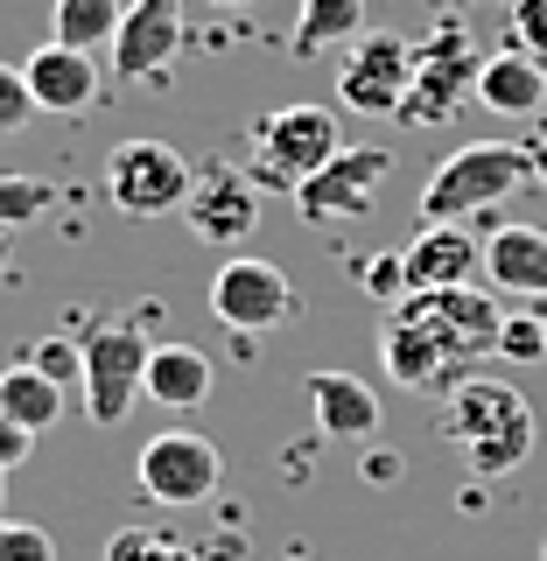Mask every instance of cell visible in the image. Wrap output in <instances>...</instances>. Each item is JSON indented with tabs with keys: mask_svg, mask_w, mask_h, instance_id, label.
<instances>
[{
	"mask_svg": "<svg viewBox=\"0 0 547 561\" xmlns=\"http://www.w3.org/2000/svg\"><path fill=\"white\" fill-rule=\"evenodd\" d=\"M400 274H408V295L478 288L485 280V239L470 232V225H421V232L400 245Z\"/></svg>",
	"mask_w": 547,
	"mask_h": 561,
	"instance_id": "13",
	"label": "cell"
},
{
	"mask_svg": "<svg viewBox=\"0 0 547 561\" xmlns=\"http://www.w3.org/2000/svg\"><path fill=\"white\" fill-rule=\"evenodd\" d=\"M210 386H218V373H210V358L197 344H155V358H148V386H140V400H155V408H175V414H190V408H204L210 400Z\"/></svg>",
	"mask_w": 547,
	"mask_h": 561,
	"instance_id": "19",
	"label": "cell"
},
{
	"mask_svg": "<svg viewBox=\"0 0 547 561\" xmlns=\"http://www.w3.org/2000/svg\"><path fill=\"white\" fill-rule=\"evenodd\" d=\"M443 435L464 449V463L478 478H513L534 456V408L513 379L470 373L456 393H443Z\"/></svg>",
	"mask_w": 547,
	"mask_h": 561,
	"instance_id": "1",
	"label": "cell"
},
{
	"mask_svg": "<svg viewBox=\"0 0 547 561\" xmlns=\"http://www.w3.org/2000/svg\"><path fill=\"white\" fill-rule=\"evenodd\" d=\"M386 169L394 154L386 148H344L330 169H316L303 190H295V218L303 225H344V218H365L386 190Z\"/></svg>",
	"mask_w": 547,
	"mask_h": 561,
	"instance_id": "11",
	"label": "cell"
},
{
	"mask_svg": "<svg viewBox=\"0 0 547 561\" xmlns=\"http://www.w3.org/2000/svg\"><path fill=\"white\" fill-rule=\"evenodd\" d=\"M0 561H57V540H49L43 526L0 519Z\"/></svg>",
	"mask_w": 547,
	"mask_h": 561,
	"instance_id": "27",
	"label": "cell"
},
{
	"mask_svg": "<svg viewBox=\"0 0 547 561\" xmlns=\"http://www.w3.org/2000/svg\"><path fill=\"white\" fill-rule=\"evenodd\" d=\"M540 561H547V540H540Z\"/></svg>",
	"mask_w": 547,
	"mask_h": 561,
	"instance_id": "35",
	"label": "cell"
},
{
	"mask_svg": "<svg viewBox=\"0 0 547 561\" xmlns=\"http://www.w3.org/2000/svg\"><path fill=\"white\" fill-rule=\"evenodd\" d=\"M358 274H365L358 288L373 295V302H400V295H408V274H400V253H394V260H365Z\"/></svg>",
	"mask_w": 547,
	"mask_h": 561,
	"instance_id": "30",
	"label": "cell"
},
{
	"mask_svg": "<svg viewBox=\"0 0 547 561\" xmlns=\"http://www.w3.org/2000/svg\"><path fill=\"white\" fill-rule=\"evenodd\" d=\"M14 267V232H0V274Z\"/></svg>",
	"mask_w": 547,
	"mask_h": 561,
	"instance_id": "32",
	"label": "cell"
},
{
	"mask_svg": "<svg viewBox=\"0 0 547 561\" xmlns=\"http://www.w3.org/2000/svg\"><path fill=\"white\" fill-rule=\"evenodd\" d=\"M0 414L8 421H22L29 435H43V428H57L64 421V386L49 379V373H35V365H8L0 373Z\"/></svg>",
	"mask_w": 547,
	"mask_h": 561,
	"instance_id": "21",
	"label": "cell"
},
{
	"mask_svg": "<svg viewBox=\"0 0 547 561\" xmlns=\"http://www.w3.org/2000/svg\"><path fill=\"white\" fill-rule=\"evenodd\" d=\"M400 323H414L421 337H429L456 373H470V365L485 358V351H499V330L505 316L491 302L485 288H429V295H400Z\"/></svg>",
	"mask_w": 547,
	"mask_h": 561,
	"instance_id": "6",
	"label": "cell"
},
{
	"mask_svg": "<svg viewBox=\"0 0 547 561\" xmlns=\"http://www.w3.org/2000/svg\"><path fill=\"white\" fill-rule=\"evenodd\" d=\"M295 309H303V295H295V280L274 260L239 253L210 274V316L225 330H239V337H274L281 323H295Z\"/></svg>",
	"mask_w": 547,
	"mask_h": 561,
	"instance_id": "8",
	"label": "cell"
},
{
	"mask_svg": "<svg viewBox=\"0 0 547 561\" xmlns=\"http://www.w3.org/2000/svg\"><path fill=\"white\" fill-rule=\"evenodd\" d=\"M303 393H309V414L323 428V443H365V435H379V393L358 373H309Z\"/></svg>",
	"mask_w": 547,
	"mask_h": 561,
	"instance_id": "16",
	"label": "cell"
},
{
	"mask_svg": "<svg viewBox=\"0 0 547 561\" xmlns=\"http://www.w3.org/2000/svg\"><path fill=\"white\" fill-rule=\"evenodd\" d=\"M288 561H309V554H288Z\"/></svg>",
	"mask_w": 547,
	"mask_h": 561,
	"instance_id": "36",
	"label": "cell"
},
{
	"mask_svg": "<svg viewBox=\"0 0 547 561\" xmlns=\"http://www.w3.org/2000/svg\"><path fill=\"white\" fill-rule=\"evenodd\" d=\"M29 456H35V435L22 428V421H8V414H0V470L29 463Z\"/></svg>",
	"mask_w": 547,
	"mask_h": 561,
	"instance_id": "31",
	"label": "cell"
},
{
	"mask_svg": "<svg viewBox=\"0 0 547 561\" xmlns=\"http://www.w3.org/2000/svg\"><path fill=\"white\" fill-rule=\"evenodd\" d=\"M105 561H210L197 540L169 534V526H119L113 540H105Z\"/></svg>",
	"mask_w": 547,
	"mask_h": 561,
	"instance_id": "23",
	"label": "cell"
},
{
	"mask_svg": "<svg viewBox=\"0 0 547 561\" xmlns=\"http://www.w3.org/2000/svg\"><path fill=\"white\" fill-rule=\"evenodd\" d=\"M49 204H57V183H43V175H0V232H22Z\"/></svg>",
	"mask_w": 547,
	"mask_h": 561,
	"instance_id": "24",
	"label": "cell"
},
{
	"mask_svg": "<svg viewBox=\"0 0 547 561\" xmlns=\"http://www.w3.org/2000/svg\"><path fill=\"white\" fill-rule=\"evenodd\" d=\"M526 175H534V148H513V140H470V148L449 154V162H435V175L421 183V225L491 218Z\"/></svg>",
	"mask_w": 547,
	"mask_h": 561,
	"instance_id": "2",
	"label": "cell"
},
{
	"mask_svg": "<svg viewBox=\"0 0 547 561\" xmlns=\"http://www.w3.org/2000/svg\"><path fill=\"white\" fill-rule=\"evenodd\" d=\"M183 49V0H127V22L113 35V78L140 84L162 78Z\"/></svg>",
	"mask_w": 547,
	"mask_h": 561,
	"instance_id": "14",
	"label": "cell"
},
{
	"mask_svg": "<svg viewBox=\"0 0 547 561\" xmlns=\"http://www.w3.org/2000/svg\"><path fill=\"white\" fill-rule=\"evenodd\" d=\"M183 218H190V232L204 245H239L260 225V183L246 169H232V162H204L197 183H190Z\"/></svg>",
	"mask_w": 547,
	"mask_h": 561,
	"instance_id": "12",
	"label": "cell"
},
{
	"mask_svg": "<svg viewBox=\"0 0 547 561\" xmlns=\"http://www.w3.org/2000/svg\"><path fill=\"white\" fill-rule=\"evenodd\" d=\"M513 43L547 70V0H513Z\"/></svg>",
	"mask_w": 547,
	"mask_h": 561,
	"instance_id": "28",
	"label": "cell"
},
{
	"mask_svg": "<svg viewBox=\"0 0 547 561\" xmlns=\"http://www.w3.org/2000/svg\"><path fill=\"white\" fill-rule=\"evenodd\" d=\"M344 154V134H338V113L330 105H281L253 127V183L260 190H281V197H295V190L309 183L316 169H330Z\"/></svg>",
	"mask_w": 547,
	"mask_h": 561,
	"instance_id": "4",
	"label": "cell"
},
{
	"mask_svg": "<svg viewBox=\"0 0 547 561\" xmlns=\"http://www.w3.org/2000/svg\"><path fill=\"white\" fill-rule=\"evenodd\" d=\"M225 484V456L197 428H162L140 443V491L155 505H204Z\"/></svg>",
	"mask_w": 547,
	"mask_h": 561,
	"instance_id": "9",
	"label": "cell"
},
{
	"mask_svg": "<svg viewBox=\"0 0 547 561\" xmlns=\"http://www.w3.org/2000/svg\"><path fill=\"white\" fill-rule=\"evenodd\" d=\"M29 365H35V373H49V379H57V386H64V393H70V386H78V379H84V365H78V344H64V337H49V344H35V351H29Z\"/></svg>",
	"mask_w": 547,
	"mask_h": 561,
	"instance_id": "29",
	"label": "cell"
},
{
	"mask_svg": "<svg viewBox=\"0 0 547 561\" xmlns=\"http://www.w3.org/2000/svg\"><path fill=\"white\" fill-rule=\"evenodd\" d=\"M119 22H127V0H57L49 43H70V49H84V57H99V49H113Z\"/></svg>",
	"mask_w": 547,
	"mask_h": 561,
	"instance_id": "22",
	"label": "cell"
},
{
	"mask_svg": "<svg viewBox=\"0 0 547 561\" xmlns=\"http://www.w3.org/2000/svg\"><path fill=\"white\" fill-rule=\"evenodd\" d=\"M478 99L491 105V113H505V119H534L540 105H547V70L526 57V49H491L485 70H478Z\"/></svg>",
	"mask_w": 547,
	"mask_h": 561,
	"instance_id": "18",
	"label": "cell"
},
{
	"mask_svg": "<svg viewBox=\"0 0 547 561\" xmlns=\"http://www.w3.org/2000/svg\"><path fill=\"white\" fill-rule=\"evenodd\" d=\"M414 84V43L408 35H358L351 57L338 64V105L351 113H373V119H400V99Z\"/></svg>",
	"mask_w": 547,
	"mask_h": 561,
	"instance_id": "10",
	"label": "cell"
},
{
	"mask_svg": "<svg viewBox=\"0 0 547 561\" xmlns=\"http://www.w3.org/2000/svg\"><path fill=\"white\" fill-rule=\"evenodd\" d=\"M478 70H485V49L470 43L464 22H435L429 43H414V84L400 99V127H443V119L478 92Z\"/></svg>",
	"mask_w": 547,
	"mask_h": 561,
	"instance_id": "5",
	"label": "cell"
},
{
	"mask_svg": "<svg viewBox=\"0 0 547 561\" xmlns=\"http://www.w3.org/2000/svg\"><path fill=\"white\" fill-rule=\"evenodd\" d=\"M0 478H8V470H0Z\"/></svg>",
	"mask_w": 547,
	"mask_h": 561,
	"instance_id": "37",
	"label": "cell"
},
{
	"mask_svg": "<svg viewBox=\"0 0 547 561\" xmlns=\"http://www.w3.org/2000/svg\"><path fill=\"white\" fill-rule=\"evenodd\" d=\"M210 8H246V0H210Z\"/></svg>",
	"mask_w": 547,
	"mask_h": 561,
	"instance_id": "34",
	"label": "cell"
},
{
	"mask_svg": "<svg viewBox=\"0 0 547 561\" xmlns=\"http://www.w3.org/2000/svg\"><path fill=\"white\" fill-rule=\"evenodd\" d=\"M485 280L499 295L547 302V232H540V225H491V239H485Z\"/></svg>",
	"mask_w": 547,
	"mask_h": 561,
	"instance_id": "17",
	"label": "cell"
},
{
	"mask_svg": "<svg viewBox=\"0 0 547 561\" xmlns=\"http://www.w3.org/2000/svg\"><path fill=\"white\" fill-rule=\"evenodd\" d=\"M358 35H373V28H365V0H303V8H295L288 49H295V57H323V49L358 43Z\"/></svg>",
	"mask_w": 547,
	"mask_h": 561,
	"instance_id": "20",
	"label": "cell"
},
{
	"mask_svg": "<svg viewBox=\"0 0 547 561\" xmlns=\"http://www.w3.org/2000/svg\"><path fill=\"white\" fill-rule=\"evenodd\" d=\"M190 183H197V169H190L183 148H169V140L140 134V140H119V148L105 154V197H113V210H127V218L183 210Z\"/></svg>",
	"mask_w": 547,
	"mask_h": 561,
	"instance_id": "7",
	"label": "cell"
},
{
	"mask_svg": "<svg viewBox=\"0 0 547 561\" xmlns=\"http://www.w3.org/2000/svg\"><path fill=\"white\" fill-rule=\"evenodd\" d=\"M148 330L134 323V316H105V323H84L78 337V365H84V414L99 421V428H119V421L134 414L140 386H148Z\"/></svg>",
	"mask_w": 547,
	"mask_h": 561,
	"instance_id": "3",
	"label": "cell"
},
{
	"mask_svg": "<svg viewBox=\"0 0 547 561\" xmlns=\"http://www.w3.org/2000/svg\"><path fill=\"white\" fill-rule=\"evenodd\" d=\"M22 78H29L35 113L78 119V113H92V99H99V57H84V49H70V43H35Z\"/></svg>",
	"mask_w": 547,
	"mask_h": 561,
	"instance_id": "15",
	"label": "cell"
},
{
	"mask_svg": "<svg viewBox=\"0 0 547 561\" xmlns=\"http://www.w3.org/2000/svg\"><path fill=\"white\" fill-rule=\"evenodd\" d=\"M534 183L547 190V148H534Z\"/></svg>",
	"mask_w": 547,
	"mask_h": 561,
	"instance_id": "33",
	"label": "cell"
},
{
	"mask_svg": "<svg viewBox=\"0 0 547 561\" xmlns=\"http://www.w3.org/2000/svg\"><path fill=\"white\" fill-rule=\"evenodd\" d=\"M29 119H35L29 78H22V70H14V64H0V140H8V134H22Z\"/></svg>",
	"mask_w": 547,
	"mask_h": 561,
	"instance_id": "26",
	"label": "cell"
},
{
	"mask_svg": "<svg viewBox=\"0 0 547 561\" xmlns=\"http://www.w3.org/2000/svg\"><path fill=\"white\" fill-rule=\"evenodd\" d=\"M499 351H505L513 365H540V358H547V316H505Z\"/></svg>",
	"mask_w": 547,
	"mask_h": 561,
	"instance_id": "25",
	"label": "cell"
}]
</instances>
